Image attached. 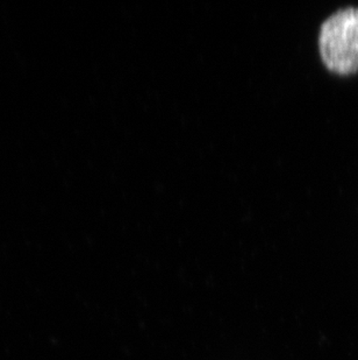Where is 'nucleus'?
Masks as SVG:
<instances>
[{
    "label": "nucleus",
    "mask_w": 358,
    "mask_h": 360,
    "mask_svg": "<svg viewBox=\"0 0 358 360\" xmlns=\"http://www.w3.org/2000/svg\"><path fill=\"white\" fill-rule=\"evenodd\" d=\"M319 53L328 72L338 76L358 72V7L340 8L320 26Z\"/></svg>",
    "instance_id": "f257e3e1"
}]
</instances>
